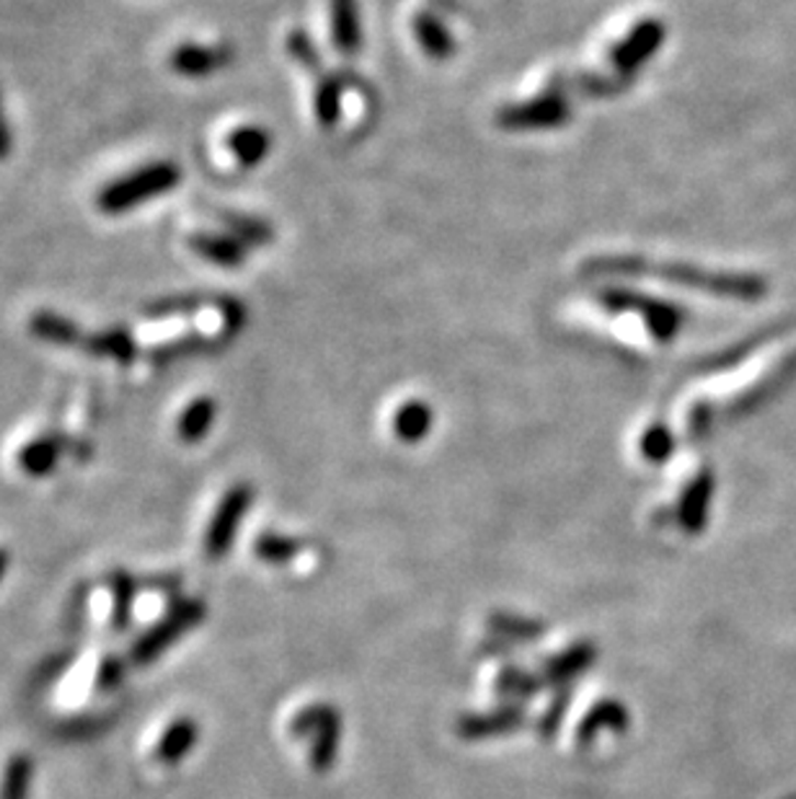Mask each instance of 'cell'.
I'll return each instance as SVG.
<instances>
[{
    "label": "cell",
    "mask_w": 796,
    "mask_h": 799,
    "mask_svg": "<svg viewBox=\"0 0 796 799\" xmlns=\"http://www.w3.org/2000/svg\"><path fill=\"white\" fill-rule=\"evenodd\" d=\"M520 722H523V715H520L515 707H504V709L491 711V715H479V717L463 719L460 735H466L470 740L504 735V732L518 730Z\"/></svg>",
    "instance_id": "obj_14"
},
{
    "label": "cell",
    "mask_w": 796,
    "mask_h": 799,
    "mask_svg": "<svg viewBox=\"0 0 796 799\" xmlns=\"http://www.w3.org/2000/svg\"><path fill=\"white\" fill-rule=\"evenodd\" d=\"M251 502V489L249 487H234L226 494V500L217 507L215 521L207 530V551L209 557H220L223 551L228 549L230 541H234L238 525L243 521L246 507Z\"/></svg>",
    "instance_id": "obj_7"
},
{
    "label": "cell",
    "mask_w": 796,
    "mask_h": 799,
    "mask_svg": "<svg viewBox=\"0 0 796 799\" xmlns=\"http://www.w3.org/2000/svg\"><path fill=\"white\" fill-rule=\"evenodd\" d=\"M11 153V127L3 117V106H0V158Z\"/></svg>",
    "instance_id": "obj_32"
},
{
    "label": "cell",
    "mask_w": 796,
    "mask_h": 799,
    "mask_svg": "<svg viewBox=\"0 0 796 799\" xmlns=\"http://www.w3.org/2000/svg\"><path fill=\"white\" fill-rule=\"evenodd\" d=\"M0 570H3V559H0Z\"/></svg>",
    "instance_id": "obj_33"
},
{
    "label": "cell",
    "mask_w": 796,
    "mask_h": 799,
    "mask_svg": "<svg viewBox=\"0 0 796 799\" xmlns=\"http://www.w3.org/2000/svg\"><path fill=\"white\" fill-rule=\"evenodd\" d=\"M83 352H89L93 357H104V359H114V363L127 365L133 363L137 350L133 336L125 329H104V331H93V334L83 336L81 340Z\"/></svg>",
    "instance_id": "obj_10"
},
{
    "label": "cell",
    "mask_w": 796,
    "mask_h": 799,
    "mask_svg": "<svg viewBox=\"0 0 796 799\" xmlns=\"http://www.w3.org/2000/svg\"><path fill=\"white\" fill-rule=\"evenodd\" d=\"M200 304H202V298H192V295L190 298H169V300H161V304L150 306L145 313H148L150 319H163V316H179V313L197 311Z\"/></svg>",
    "instance_id": "obj_28"
},
{
    "label": "cell",
    "mask_w": 796,
    "mask_h": 799,
    "mask_svg": "<svg viewBox=\"0 0 796 799\" xmlns=\"http://www.w3.org/2000/svg\"><path fill=\"white\" fill-rule=\"evenodd\" d=\"M295 549H298V544L277 536H264L262 541L257 544V551L262 553V559L266 561H287L295 553Z\"/></svg>",
    "instance_id": "obj_29"
},
{
    "label": "cell",
    "mask_w": 796,
    "mask_h": 799,
    "mask_svg": "<svg viewBox=\"0 0 796 799\" xmlns=\"http://www.w3.org/2000/svg\"><path fill=\"white\" fill-rule=\"evenodd\" d=\"M295 727H298L300 735L314 732V768L316 772H326L337 758L339 732H342V724H339L334 711L329 707H314L303 711Z\"/></svg>",
    "instance_id": "obj_6"
},
{
    "label": "cell",
    "mask_w": 796,
    "mask_h": 799,
    "mask_svg": "<svg viewBox=\"0 0 796 799\" xmlns=\"http://www.w3.org/2000/svg\"><path fill=\"white\" fill-rule=\"evenodd\" d=\"M569 117V104L561 93L548 91L546 96L533 99L525 104L504 106L497 114V122L507 129H538V127H556Z\"/></svg>",
    "instance_id": "obj_4"
},
{
    "label": "cell",
    "mask_w": 796,
    "mask_h": 799,
    "mask_svg": "<svg viewBox=\"0 0 796 799\" xmlns=\"http://www.w3.org/2000/svg\"><path fill=\"white\" fill-rule=\"evenodd\" d=\"M595 662V647L592 644H575L559 658L551 660L546 667V678L551 683H569L575 681L579 673H584Z\"/></svg>",
    "instance_id": "obj_16"
},
{
    "label": "cell",
    "mask_w": 796,
    "mask_h": 799,
    "mask_svg": "<svg viewBox=\"0 0 796 799\" xmlns=\"http://www.w3.org/2000/svg\"><path fill=\"white\" fill-rule=\"evenodd\" d=\"M339 81L334 78H323L316 93V114L326 127H331L339 117Z\"/></svg>",
    "instance_id": "obj_24"
},
{
    "label": "cell",
    "mask_w": 796,
    "mask_h": 799,
    "mask_svg": "<svg viewBox=\"0 0 796 799\" xmlns=\"http://www.w3.org/2000/svg\"><path fill=\"white\" fill-rule=\"evenodd\" d=\"M57 456H60V443L55 437H39V441H34L21 450L19 464L21 469L34 473V477H45L57 464Z\"/></svg>",
    "instance_id": "obj_20"
},
{
    "label": "cell",
    "mask_w": 796,
    "mask_h": 799,
    "mask_svg": "<svg viewBox=\"0 0 796 799\" xmlns=\"http://www.w3.org/2000/svg\"><path fill=\"white\" fill-rule=\"evenodd\" d=\"M535 688H538V681L527 678V675L518 673V671H507L502 675V681H499V690H502L504 696H512V698L533 696Z\"/></svg>",
    "instance_id": "obj_27"
},
{
    "label": "cell",
    "mask_w": 796,
    "mask_h": 799,
    "mask_svg": "<svg viewBox=\"0 0 796 799\" xmlns=\"http://www.w3.org/2000/svg\"><path fill=\"white\" fill-rule=\"evenodd\" d=\"M26 774H29L26 761H16V766L11 768L9 779H5V797L3 799H24Z\"/></svg>",
    "instance_id": "obj_30"
},
{
    "label": "cell",
    "mask_w": 796,
    "mask_h": 799,
    "mask_svg": "<svg viewBox=\"0 0 796 799\" xmlns=\"http://www.w3.org/2000/svg\"><path fill=\"white\" fill-rule=\"evenodd\" d=\"M331 39L339 53L352 55L362 45V32L354 0H331Z\"/></svg>",
    "instance_id": "obj_11"
},
{
    "label": "cell",
    "mask_w": 796,
    "mask_h": 799,
    "mask_svg": "<svg viewBox=\"0 0 796 799\" xmlns=\"http://www.w3.org/2000/svg\"><path fill=\"white\" fill-rule=\"evenodd\" d=\"M270 146H272L270 135H266L262 127H241L228 138L230 153H234L243 165L262 163V158L270 153Z\"/></svg>",
    "instance_id": "obj_15"
},
{
    "label": "cell",
    "mask_w": 796,
    "mask_h": 799,
    "mask_svg": "<svg viewBox=\"0 0 796 799\" xmlns=\"http://www.w3.org/2000/svg\"><path fill=\"white\" fill-rule=\"evenodd\" d=\"M628 727V711L621 707L618 701H603L584 717L582 727H579V740H592L600 730L624 732Z\"/></svg>",
    "instance_id": "obj_17"
},
{
    "label": "cell",
    "mask_w": 796,
    "mask_h": 799,
    "mask_svg": "<svg viewBox=\"0 0 796 799\" xmlns=\"http://www.w3.org/2000/svg\"><path fill=\"white\" fill-rule=\"evenodd\" d=\"M414 32L419 37V45L424 47L427 55L432 57H447L453 53V39L445 32L443 24H437L432 16H417Z\"/></svg>",
    "instance_id": "obj_21"
},
{
    "label": "cell",
    "mask_w": 796,
    "mask_h": 799,
    "mask_svg": "<svg viewBox=\"0 0 796 799\" xmlns=\"http://www.w3.org/2000/svg\"><path fill=\"white\" fill-rule=\"evenodd\" d=\"M588 275H632V277H657L668 279V283H678L683 287H693V290H704L712 295H721V298H737V300H758L763 298L765 279L755 275H729V272H704L696 266L687 264H672V262H657V259L644 256H598L584 264Z\"/></svg>",
    "instance_id": "obj_1"
},
{
    "label": "cell",
    "mask_w": 796,
    "mask_h": 799,
    "mask_svg": "<svg viewBox=\"0 0 796 799\" xmlns=\"http://www.w3.org/2000/svg\"><path fill=\"white\" fill-rule=\"evenodd\" d=\"M491 626H494L497 635L512 637V639H518V642H531V639L538 637L543 629L541 624L525 621V618H515V616H497L494 621H491Z\"/></svg>",
    "instance_id": "obj_26"
},
{
    "label": "cell",
    "mask_w": 796,
    "mask_h": 799,
    "mask_svg": "<svg viewBox=\"0 0 796 799\" xmlns=\"http://www.w3.org/2000/svg\"><path fill=\"white\" fill-rule=\"evenodd\" d=\"M641 453H644V458L655 460V464H660V460L670 458V453H672L670 430L662 427V424H655V427H649L647 432H644Z\"/></svg>",
    "instance_id": "obj_25"
},
{
    "label": "cell",
    "mask_w": 796,
    "mask_h": 799,
    "mask_svg": "<svg viewBox=\"0 0 796 799\" xmlns=\"http://www.w3.org/2000/svg\"><path fill=\"white\" fill-rule=\"evenodd\" d=\"M712 494H714V477L708 471L698 473V477L691 481V487L685 489L683 500H680V523H683L685 530L698 533L704 528Z\"/></svg>",
    "instance_id": "obj_9"
},
{
    "label": "cell",
    "mask_w": 796,
    "mask_h": 799,
    "mask_svg": "<svg viewBox=\"0 0 796 799\" xmlns=\"http://www.w3.org/2000/svg\"><path fill=\"white\" fill-rule=\"evenodd\" d=\"M567 707H569V701H567V698H556V704H554V707H551V709H548V711H546V715H543V717H541V732H546V735H551V732L556 730V727H559V722H561V717H564V715H567Z\"/></svg>",
    "instance_id": "obj_31"
},
{
    "label": "cell",
    "mask_w": 796,
    "mask_h": 799,
    "mask_svg": "<svg viewBox=\"0 0 796 799\" xmlns=\"http://www.w3.org/2000/svg\"><path fill=\"white\" fill-rule=\"evenodd\" d=\"M192 251H197L202 259L213 262L217 266H226V270H234L243 262L246 251L243 243L238 239H226V236L215 233H197L190 239Z\"/></svg>",
    "instance_id": "obj_13"
},
{
    "label": "cell",
    "mask_w": 796,
    "mask_h": 799,
    "mask_svg": "<svg viewBox=\"0 0 796 799\" xmlns=\"http://www.w3.org/2000/svg\"><path fill=\"white\" fill-rule=\"evenodd\" d=\"M29 331L36 336V340L57 344V347H70V344H78L81 347V329L76 327L70 319L55 313V311H39L32 316V323H29Z\"/></svg>",
    "instance_id": "obj_12"
},
{
    "label": "cell",
    "mask_w": 796,
    "mask_h": 799,
    "mask_svg": "<svg viewBox=\"0 0 796 799\" xmlns=\"http://www.w3.org/2000/svg\"><path fill=\"white\" fill-rule=\"evenodd\" d=\"M215 422V401L197 399L186 407V412L179 420V432L186 443H197L207 435V430Z\"/></svg>",
    "instance_id": "obj_19"
},
{
    "label": "cell",
    "mask_w": 796,
    "mask_h": 799,
    "mask_svg": "<svg viewBox=\"0 0 796 799\" xmlns=\"http://www.w3.org/2000/svg\"><path fill=\"white\" fill-rule=\"evenodd\" d=\"M432 427V412L424 401H409L398 409L394 416V432L401 441L417 443L430 432Z\"/></svg>",
    "instance_id": "obj_18"
},
{
    "label": "cell",
    "mask_w": 796,
    "mask_h": 799,
    "mask_svg": "<svg viewBox=\"0 0 796 799\" xmlns=\"http://www.w3.org/2000/svg\"><path fill=\"white\" fill-rule=\"evenodd\" d=\"M181 171L177 163L158 161L150 165H143L135 174H127L109 184L104 192L99 194V210L106 215H120L127 210H135L148 199L161 197V194L171 192L179 184Z\"/></svg>",
    "instance_id": "obj_2"
},
{
    "label": "cell",
    "mask_w": 796,
    "mask_h": 799,
    "mask_svg": "<svg viewBox=\"0 0 796 799\" xmlns=\"http://www.w3.org/2000/svg\"><path fill=\"white\" fill-rule=\"evenodd\" d=\"M662 37L664 28L660 21H644V24L636 26L624 42H618V45L611 49L613 70H618L624 78H632L634 70L639 68L641 62H647L649 57L660 49Z\"/></svg>",
    "instance_id": "obj_5"
},
{
    "label": "cell",
    "mask_w": 796,
    "mask_h": 799,
    "mask_svg": "<svg viewBox=\"0 0 796 799\" xmlns=\"http://www.w3.org/2000/svg\"><path fill=\"white\" fill-rule=\"evenodd\" d=\"M223 220H226V226L234 230L241 243H266L274 236L272 228L262 220L243 218V215H223Z\"/></svg>",
    "instance_id": "obj_23"
},
{
    "label": "cell",
    "mask_w": 796,
    "mask_h": 799,
    "mask_svg": "<svg viewBox=\"0 0 796 799\" xmlns=\"http://www.w3.org/2000/svg\"><path fill=\"white\" fill-rule=\"evenodd\" d=\"M600 300L607 308H615V311H634L639 313L651 334L657 336L660 342H670L675 340L680 323H683V313L678 311L675 306L660 304V300L647 298V295H636L628 290H603L600 293Z\"/></svg>",
    "instance_id": "obj_3"
},
{
    "label": "cell",
    "mask_w": 796,
    "mask_h": 799,
    "mask_svg": "<svg viewBox=\"0 0 796 799\" xmlns=\"http://www.w3.org/2000/svg\"><path fill=\"white\" fill-rule=\"evenodd\" d=\"M234 60V49L230 47H205V45H181L177 53L171 55V68L179 76L186 78H202L215 73V70L226 68Z\"/></svg>",
    "instance_id": "obj_8"
},
{
    "label": "cell",
    "mask_w": 796,
    "mask_h": 799,
    "mask_svg": "<svg viewBox=\"0 0 796 799\" xmlns=\"http://www.w3.org/2000/svg\"><path fill=\"white\" fill-rule=\"evenodd\" d=\"M194 740H197V727H194L190 719H179V722L169 727V732L163 735L158 755L166 761H179L181 755L190 751Z\"/></svg>",
    "instance_id": "obj_22"
}]
</instances>
